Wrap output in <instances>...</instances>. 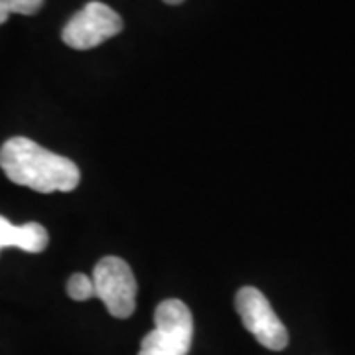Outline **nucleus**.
<instances>
[{
    "instance_id": "nucleus-1",
    "label": "nucleus",
    "mask_w": 355,
    "mask_h": 355,
    "mask_svg": "<svg viewBox=\"0 0 355 355\" xmlns=\"http://www.w3.org/2000/svg\"><path fill=\"white\" fill-rule=\"evenodd\" d=\"M0 168L10 182L40 193L73 191L81 180L73 160L50 153L26 137H14L2 144Z\"/></svg>"
},
{
    "instance_id": "nucleus-8",
    "label": "nucleus",
    "mask_w": 355,
    "mask_h": 355,
    "mask_svg": "<svg viewBox=\"0 0 355 355\" xmlns=\"http://www.w3.org/2000/svg\"><path fill=\"white\" fill-rule=\"evenodd\" d=\"M10 14H22V16H32L44 6V0H4Z\"/></svg>"
},
{
    "instance_id": "nucleus-9",
    "label": "nucleus",
    "mask_w": 355,
    "mask_h": 355,
    "mask_svg": "<svg viewBox=\"0 0 355 355\" xmlns=\"http://www.w3.org/2000/svg\"><path fill=\"white\" fill-rule=\"evenodd\" d=\"M8 16H10V10H8V6L4 4V0H0V26L4 24L6 20H8Z\"/></svg>"
},
{
    "instance_id": "nucleus-7",
    "label": "nucleus",
    "mask_w": 355,
    "mask_h": 355,
    "mask_svg": "<svg viewBox=\"0 0 355 355\" xmlns=\"http://www.w3.org/2000/svg\"><path fill=\"white\" fill-rule=\"evenodd\" d=\"M67 294L71 300H77V302H85L89 298L95 296V288H93V280L87 275L83 272H77L73 275L69 282H67Z\"/></svg>"
},
{
    "instance_id": "nucleus-5",
    "label": "nucleus",
    "mask_w": 355,
    "mask_h": 355,
    "mask_svg": "<svg viewBox=\"0 0 355 355\" xmlns=\"http://www.w3.org/2000/svg\"><path fill=\"white\" fill-rule=\"evenodd\" d=\"M123 30V18L111 6L93 0L71 16L62 32V40L73 50H91L114 38Z\"/></svg>"
},
{
    "instance_id": "nucleus-4",
    "label": "nucleus",
    "mask_w": 355,
    "mask_h": 355,
    "mask_svg": "<svg viewBox=\"0 0 355 355\" xmlns=\"http://www.w3.org/2000/svg\"><path fill=\"white\" fill-rule=\"evenodd\" d=\"M235 308L243 326L253 334L254 340L263 347L280 352L288 345V330L275 314L263 292L253 286H243L235 296Z\"/></svg>"
},
{
    "instance_id": "nucleus-2",
    "label": "nucleus",
    "mask_w": 355,
    "mask_h": 355,
    "mask_svg": "<svg viewBox=\"0 0 355 355\" xmlns=\"http://www.w3.org/2000/svg\"><path fill=\"white\" fill-rule=\"evenodd\" d=\"M193 340V318L182 300L170 298L156 306L154 330L144 336L139 355H188Z\"/></svg>"
},
{
    "instance_id": "nucleus-10",
    "label": "nucleus",
    "mask_w": 355,
    "mask_h": 355,
    "mask_svg": "<svg viewBox=\"0 0 355 355\" xmlns=\"http://www.w3.org/2000/svg\"><path fill=\"white\" fill-rule=\"evenodd\" d=\"M166 4H172V6H176V4H182L184 0H164Z\"/></svg>"
},
{
    "instance_id": "nucleus-3",
    "label": "nucleus",
    "mask_w": 355,
    "mask_h": 355,
    "mask_svg": "<svg viewBox=\"0 0 355 355\" xmlns=\"http://www.w3.org/2000/svg\"><path fill=\"white\" fill-rule=\"evenodd\" d=\"M91 280L95 296L101 298L111 316L121 320L132 316L137 306V279L127 261L105 257L95 265Z\"/></svg>"
},
{
    "instance_id": "nucleus-6",
    "label": "nucleus",
    "mask_w": 355,
    "mask_h": 355,
    "mask_svg": "<svg viewBox=\"0 0 355 355\" xmlns=\"http://www.w3.org/2000/svg\"><path fill=\"white\" fill-rule=\"evenodd\" d=\"M50 243L48 231L40 223H26L16 227L6 217L0 216V251L6 247H16L26 253H42Z\"/></svg>"
}]
</instances>
